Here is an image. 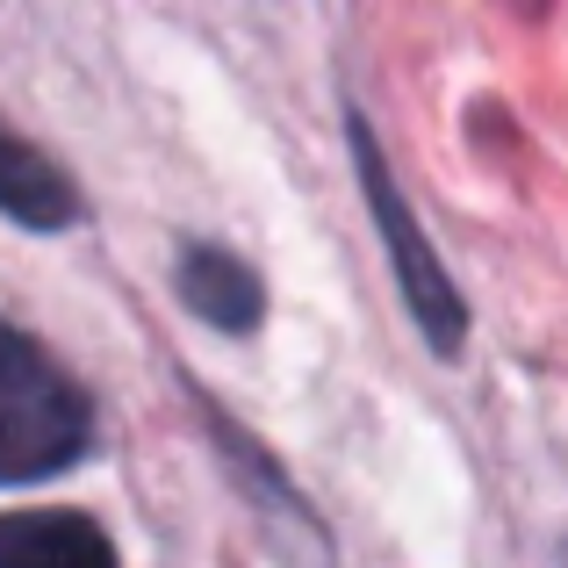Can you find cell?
I'll return each mask as SVG.
<instances>
[{
	"label": "cell",
	"mask_w": 568,
	"mask_h": 568,
	"mask_svg": "<svg viewBox=\"0 0 568 568\" xmlns=\"http://www.w3.org/2000/svg\"><path fill=\"white\" fill-rule=\"evenodd\" d=\"M94 446L87 388L14 324H0V483L65 475Z\"/></svg>",
	"instance_id": "1"
},
{
	"label": "cell",
	"mask_w": 568,
	"mask_h": 568,
	"mask_svg": "<svg viewBox=\"0 0 568 568\" xmlns=\"http://www.w3.org/2000/svg\"><path fill=\"white\" fill-rule=\"evenodd\" d=\"M353 159H361V187H367V202H375L388 266H396V281H403V303H410L417 332L432 338V353H460V332H468V303H460V288L446 281V266H439V252H432V237L417 231L410 202H403L396 173H388L375 130H367L361 115H353Z\"/></svg>",
	"instance_id": "2"
},
{
	"label": "cell",
	"mask_w": 568,
	"mask_h": 568,
	"mask_svg": "<svg viewBox=\"0 0 568 568\" xmlns=\"http://www.w3.org/2000/svg\"><path fill=\"white\" fill-rule=\"evenodd\" d=\"M0 568H115V547L80 511H0Z\"/></svg>",
	"instance_id": "3"
},
{
	"label": "cell",
	"mask_w": 568,
	"mask_h": 568,
	"mask_svg": "<svg viewBox=\"0 0 568 568\" xmlns=\"http://www.w3.org/2000/svg\"><path fill=\"white\" fill-rule=\"evenodd\" d=\"M0 216H14L22 231H72L80 223V187L8 123H0Z\"/></svg>",
	"instance_id": "4"
},
{
	"label": "cell",
	"mask_w": 568,
	"mask_h": 568,
	"mask_svg": "<svg viewBox=\"0 0 568 568\" xmlns=\"http://www.w3.org/2000/svg\"><path fill=\"white\" fill-rule=\"evenodd\" d=\"M173 281H181V303L202 324H216V332H252V324L266 317L260 274H252L237 252H223V245H187Z\"/></svg>",
	"instance_id": "5"
}]
</instances>
